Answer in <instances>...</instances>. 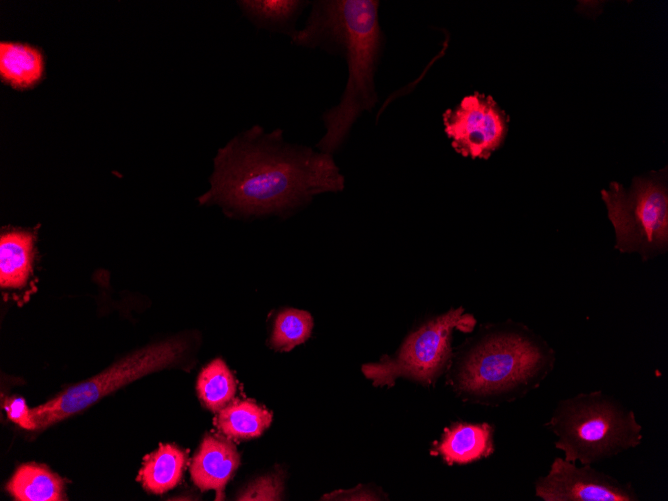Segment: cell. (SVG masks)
<instances>
[{"instance_id": "6da1fadb", "label": "cell", "mask_w": 668, "mask_h": 501, "mask_svg": "<svg viewBox=\"0 0 668 501\" xmlns=\"http://www.w3.org/2000/svg\"><path fill=\"white\" fill-rule=\"evenodd\" d=\"M344 186L331 154L286 141L281 128L255 124L218 150L210 188L198 202L218 205L236 220L288 219L316 195Z\"/></svg>"}, {"instance_id": "7a4b0ae2", "label": "cell", "mask_w": 668, "mask_h": 501, "mask_svg": "<svg viewBox=\"0 0 668 501\" xmlns=\"http://www.w3.org/2000/svg\"><path fill=\"white\" fill-rule=\"evenodd\" d=\"M378 6L374 0L315 1L304 28L290 39L296 46L339 54L347 63L341 99L322 115L326 131L316 147L323 153L337 151L358 117L377 103L374 76L382 46Z\"/></svg>"}, {"instance_id": "3957f363", "label": "cell", "mask_w": 668, "mask_h": 501, "mask_svg": "<svg viewBox=\"0 0 668 501\" xmlns=\"http://www.w3.org/2000/svg\"><path fill=\"white\" fill-rule=\"evenodd\" d=\"M554 362V351L540 336L507 324L483 330L453 353L447 384L465 402L494 406L538 388Z\"/></svg>"}, {"instance_id": "277c9868", "label": "cell", "mask_w": 668, "mask_h": 501, "mask_svg": "<svg viewBox=\"0 0 668 501\" xmlns=\"http://www.w3.org/2000/svg\"><path fill=\"white\" fill-rule=\"evenodd\" d=\"M544 426L557 437L564 459L587 465L635 448L643 438L634 411L602 391L560 400Z\"/></svg>"}, {"instance_id": "5b68a950", "label": "cell", "mask_w": 668, "mask_h": 501, "mask_svg": "<svg viewBox=\"0 0 668 501\" xmlns=\"http://www.w3.org/2000/svg\"><path fill=\"white\" fill-rule=\"evenodd\" d=\"M668 172L635 177L629 188L612 181L601 190L615 231V248L649 260L668 249Z\"/></svg>"}, {"instance_id": "8992f818", "label": "cell", "mask_w": 668, "mask_h": 501, "mask_svg": "<svg viewBox=\"0 0 668 501\" xmlns=\"http://www.w3.org/2000/svg\"><path fill=\"white\" fill-rule=\"evenodd\" d=\"M184 337H173L138 349L95 376L72 385L31 409L36 430L45 429L96 403L124 385L178 363L189 348Z\"/></svg>"}, {"instance_id": "52a82bcc", "label": "cell", "mask_w": 668, "mask_h": 501, "mask_svg": "<svg viewBox=\"0 0 668 501\" xmlns=\"http://www.w3.org/2000/svg\"><path fill=\"white\" fill-rule=\"evenodd\" d=\"M475 325L463 307L451 308L410 333L394 357L383 355L378 362L364 364L362 372L376 387H392L400 377L430 386L448 368L453 331L470 332Z\"/></svg>"}, {"instance_id": "ba28073f", "label": "cell", "mask_w": 668, "mask_h": 501, "mask_svg": "<svg viewBox=\"0 0 668 501\" xmlns=\"http://www.w3.org/2000/svg\"><path fill=\"white\" fill-rule=\"evenodd\" d=\"M510 117L490 95L475 92L443 114L444 131L464 157L488 159L501 147Z\"/></svg>"}, {"instance_id": "9c48e42d", "label": "cell", "mask_w": 668, "mask_h": 501, "mask_svg": "<svg viewBox=\"0 0 668 501\" xmlns=\"http://www.w3.org/2000/svg\"><path fill=\"white\" fill-rule=\"evenodd\" d=\"M535 496L543 501H637L631 483L562 457H556L546 475L534 483Z\"/></svg>"}, {"instance_id": "30bf717a", "label": "cell", "mask_w": 668, "mask_h": 501, "mask_svg": "<svg viewBox=\"0 0 668 501\" xmlns=\"http://www.w3.org/2000/svg\"><path fill=\"white\" fill-rule=\"evenodd\" d=\"M240 464V455L228 439L206 434L190 465L194 484L202 491L222 492Z\"/></svg>"}, {"instance_id": "8fae6325", "label": "cell", "mask_w": 668, "mask_h": 501, "mask_svg": "<svg viewBox=\"0 0 668 501\" xmlns=\"http://www.w3.org/2000/svg\"><path fill=\"white\" fill-rule=\"evenodd\" d=\"M495 450L494 427L489 423L454 422L435 442L432 454L449 466L464 465L490 456Z\"/></svg>"}, {"instance_id": "7c38bea8", "label": "cell", "mask_w": 668, "mask_h": 501, "mask_svg": "<svg viewBox=\"0 0 668 501\" xmlns=\"http://www.w3.org/2000/svg\"><path fill=\"white\" fill-rule=\"evenodd\" d=\"M242 15L257 29L282 34L290 39L298 31L296 21L309 4L300 0H239Z\"/></svg>"}, {"instance_id": "4fadbf2b", "label": "cell", "mask_w": 668, "mask_h": 501, "mask_svg": "<svg viewBox=\"0 0 668 501\" xmlns=\"http://www.w3.org/2000/svg\"><path fill=\"white\" fill-rule=\"evenodd\" d=\"M6 489L18 501L65 500L63 479L47 466L37 463L20 465Z\"/></svg>"}, {"instance_id": "5bb4252c", "label": "cell", "mask_w": 668, "mask_h": 501, "mask_svg": "<svg viewBox=\"0 0 668 501\" xmlns=\"http://www.w3.org/2000/svg\"><path fill=\"white\" fill-rule=\"evenodd\" d=\"M186 453L173 444H160L148 454L137 479L143 488L153 494H163L178 485L186 464Z\"/></svg>"}, {"instance_id": "9a60e30c", "label": "cell", "mask_w": 668, "mask_h": 501, "mask_svg": "<svg viewBox=\"0 0 668 501\" xmlns=\"http://www.w3.org/2000/svg\"><path fill=\"white\" fill-rule=\"evenodd\" d=\"M44 73L42 53L27 44L1 42L0 74L6 84L23 90L38 83Z\"/></svg>"}, {"instance_id": "2e32d148", "label": "cell", "mask_w": 668, "mask_h": 501, "mask_svg": "<svg viewBox=\"0 0 668 501\" xmlns=\"http://www.w3.org/2000/svg\"><path fill=\"white\" fill-rule=\"evenodd\" d=\"M33 237L30 232L13 230L0 239V285L20 288L25 285L32 269Z\"/></svg>"}, {"instance_id": "e0dca14e", "label": "cell", "mask_w": 668, "mask_h": 501, "mask_svg": "<svg viewBox=\"0 0 668 501\" xmlns=\"http://www.w3.org/2000/svg\"><path fill=\"white\" fill-rule=\"evenodd\" d=\"M272 413L252 400H235L219 411L218 429L228 438L250 439L270 426Z\"/></svg>"}, {"instance_id": "ac0fdd59", "label": "cell", "mask_w": 668, "mask_h": 501, "mask_svg": "<svg viewBox=\"0 0 668 501\" xmlns=\"http://www.w3.org/2000/svg\"><path fill=\"white\" fill-rule=\"evenodd\" d=\"M235 378L221 358L208 363L197 378L196 390L199 399L209 410L220 411L229 404L236 393Z\"/></svg>"}, {"instance_id": "d6986e66", "label": "cell", "mask_w": 668, "mask_h": 501, "mask_svg": "<svg viewBox=\"0 0 668 501\" xmlns=\"http://www.w3.org/2000/svg\"><path fill=\"white\" fill-rule=\"evenodd\" d=\"M313 324L309 312L284 308L274 318L268 345L275 351L288 352L310 338Z\"/></svg>"}, {"instance_id": "ffe728a7", "label": "cell", "mask_w": 668, "mask_h": 501, "mask_svg": "<svg viewBox=\"0 0 668 501\" xmlns=\"http://www.w3.org/2000/svg\"><path fill=\"white\" fill-rule=\"evenodd\" d=\"M284 485L280 473H272L257 478L238 495V500H280Z\"/></svg>"}, {"instance_id": "44dd1931", "label": "cell", "mask_w": 668, "mask_h": 501, "mask_svg": "<svg viewBox=\"0 0 668 501\" xmlns=\"http://www.w3.org/2000/svg\"><path fill=\"white\" fill-rule=\"evenodd\" d=\"M3 408L7 417L20 427L27 430H36V424L31 417V409L21 397H9L3 401Z\"/></svg>"}, {"instance_id": "7402d4cb", "label": "cell", "mask_w": 668, "mask_h": 501, "mask_svg": "<svg viewBox=\"0 0 668 501\" xmlns=\"http://www.w3.org/2000/svg\"><path fill=\"white\" fill-rule=\"evenodd\" d=\"M380 492L369 487L359 485L351 490H338L326 494L322 500H383Z\"/></svg>"}]
</instances>
